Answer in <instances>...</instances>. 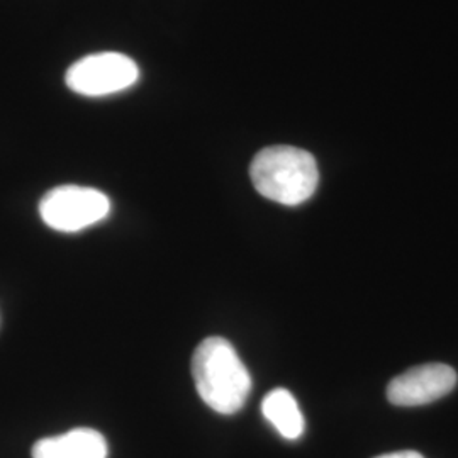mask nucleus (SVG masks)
I'll return each instance as SVG.
<instances>
[{"label":"nucleus","mask_w":458,"mask_h":458,"mask_svg":"<svg viewBox=\"0 0 458 458\" xmlns=\"http://www.w3.org/2000/svg\"><path fill=\"white\" fill-rule=\"evenodd\" d=\"M111 202L98 189L60 185L51 189L39 202L43 223L55 231L77 233L106 219Z\"/></svg>","instance_id":"7ed1b4c3"},{"label":"nucleus","mask_w":458,"mask_h":458,"mask_svg":"<svg viewBox=\"0 0 458 458\" xmlns=\"http://www.w3.org/2000/svg\"><path fill=\"white\" fill-rule=\"evenodd\" d=\"M250 177L263 197L284 206H299L316 192L319 170L306 149L268 147L253 158Z\"/></svg>","instance_id":"f03ea898"},{"label":"nucleus","mask_w":458,"mask_h":458,"mask_svg":"<svg viewBox=\"0 0 458 458\" xmlns=\"http://www.w3.org/2000/svg\"><path fill=\"white\" fill-rule=\"evenodd\" d=\"M377 458H425L421 454H418V452H411V450H406V452H395V454H387V455H380V457Z\"/></svg>","instance_id":"6e6552de"},{"label":"nucleus","mask_w":458,"mask_h":458,"mask_svg":"<svg viewBox=\"0 0 458 458\" xmlns=\"http://www.w3.org/2000/svg\"><path fill=\"white\" fill-rule=\"evenodd\" d=\"M455 386L457 372L450 365L426 363L393 378L387 387V399L401 408L425 406L452 393Z\"/></svg>","instance_id":"39448f33"},{"label":"nucleus","mask_w":458,"mask_h":458,"mask_svg":"<svg viewBox=\"0 0 458 458\" xmlns=\"http://www.w3.org/2000/svg\"><path fill=\"white\" fill-rule=\"evenodd\" d=\"M192 376L200 399L219 414H234L251 393V376L228 340L213 336L199 344Z\"/></svg>","instance_id":"f257e3e1"},{"label":"nucleus","mask_w":458,"mask_h":458,"mask_svg":"<svg viewBox=\"0 0 458 458\" xmlns=\"http://www.w3.org/2000/svg\"><path fill=\"white\" fill-rule=\"evenodd\" d=\"M265 420L277 429L285 440H297L304 433V416L287 389H274L262 403Z\"/></svg>","instance_id":"0eeeda50"},{"label":"nucleus","mask_w":458,"mask_h":458,"mask_svg":"<svg viewBox=\"0 0 458 458\" xmlns=\"http://www.w3.org/2000/svg\"><path fill=\"white\" fill-rule=\"evenodd\" d=\"M31 455L33 458H107V443L96 429L75 428L64 435L34 443Z\"/></svg>","instance_id":"423d86ee"},{"label":"nucleus","mask_w":458,"mask_h":458,"mask_svg":"<svg viewBox=\"0 0 458 458\" xmlns=\"http://www.w3.org/2000/svg\"><path fill=\"white\" fill-rule=\"evenodd\" d=\"M140 68L130 56L114 51L94 53L68 68L65 82L70 90L87 98H104L126 90L136 83Z\"/></svg>","instance_id":"20e7f679"}]
</instances>
